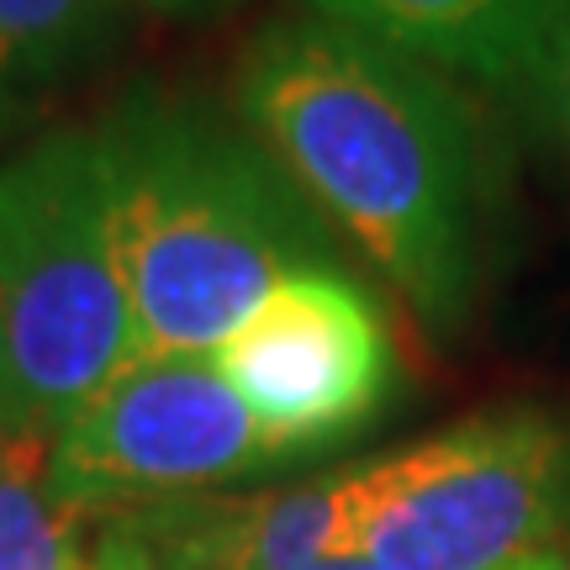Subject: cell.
Listing matches in <instances>:
<instances>
[{
    "mask_svg": "<svg viewBox=\"0 0 570 570\" xmlns=\"http://www.w3.org/2000/svg\"><path fill=\"white\" fill-rule=\"evenodd\" d=\"M233 106L285 180L428 323L475 285V127L428 63L344 21H275L244 48Z\"/></svg>",
    "mask_w": 570,
    "mask_h": 570,
    "instance_id": "obj_1",
    "label": "cell"
},
{
    "mask_svg": "<svg viewBox=\"0 0 570 570\" xmlns=\"http://www.w3.org/2000/svg\"><path fill=\"white\" fill-rule=\"evenodd\" d=\"M90 138L138 354H217L291 269L327 265L312 202L206 111L138 96Z\"/></svg>",
    "mask_w": 570,
    "mask_h": 570,
    "instance_id": "obj_2",
    "label": "cell"
},
{
    "mask_svg": "<svg viewBox=\"0 0 570 570\" xmlns=\"http://www.w3.org/2000/svg\"><path fill=\"white\" fill-rule=\"evenodd\" d=\"M138 360L90 132L0 164V417L59 433Z\"/></svg>",
    "mask_w": 570,
    "mask_h": 570,
    "instance_id": "obj_3",
    "label": "cell"
},
{
    "mask_svg": "<svg viewBox=\"0 0 570 570\" xmlns=\"http://www.w3.org/2000/svg\"><path fill=\"white\" fill-rule=\"evenodd\" d=\"M570 550V423L491 407L338 475V544L375 570H508Z\"/></svg>",
    "mask_w": 570,
    "mask_h": 570,
    "instance_id": "obj_4",
    "label": "cell"
},
{
    "mask_svg": "<svg viewBox=\"0 0 570 570\" xmlns=\"http://www.w3.org/2000/svg\"><path fill=\"white\" fill-rule=\"evenodd\" d=\"M281 460L212 354H138L53 439L63 491L101 518L212 497Z\"/></svg>",
    "mask_w": 570,
    "mask_h": 570,
    "instance_id": "obj_5",
    "label": "cell"
},
{
    "mask_svg": "<svg viewBox=\"0 0 570 570\" xmlns=\"http://www.w3.org/2000/svg\"><path fill=\"white\" fill-rule=\"evenodd\" d=\"M212 360L285 460L354 439L396 386L381 306L333 265L291 269Z\"/></svg>",
    "mask_w": 570,
    "mask_h": 570,
    "instance_id": "obj_6",
    "label": "cell"
},
{
    "mask_svg": "<svg viewBox=\"0 0 570 570\" xmlns=\"http://www.w3.org/2000/svg\"><path fill=\"white\" fill-rule=\"evenodd\" d=\"M317 17L475 80H523L560 0H312Z\"/></svg>",
    "mask_w": 570,
    "mask_h": 570,
    "instance_id": "obj_7",
    "label": "cell"
},
{
    "mask_svg": "<svg viewBox=\"0 0 570 570\" xmlns=\"http://www.w3.org/2000/svg\"><path fill=\"white\" fill-rule=\"evenodd\" d=\"M53 439L0 417V570H101V512L69 497Z\"/></svg>",
    "mask_w": 570,
    "mask_h": 570,
    "instance_id": "obj_8",
    "label": "cell"
},
{
    "mask_svg": "<svg viewBox=\"0 0 570 570\" xmlns=\"http://www.w3.org/2000/svg\"><path fill=\"white\" fill-rule=\"evenodd\" d=\"M117 38V0H0V90L53 85Z\"/></svg>",
    "mask_w": 570,
    "mask_h": 570,
    "instance_id": "obj_9",
    "label": "cell"
},
{
    "mask_svg": "<svg viewBox=\"0 0 570 570\" xmlns=\"http://www.w3.org/2000/svg\"><path fill=\"white\" fill-rule=\"evenodd\" d=\"M523 85H529V111H533V127H539L544 148H550L554 175L570 190V0L554 6L550 27H544V42H539Z\"/></svg>",
    "mask_w": 570,
    "mask_h": 570,
    "instance_id": "obj_10",
    "label": "cell"
},
{
    "mask_svg": "<svg viewBox=\"0 0 570 570\" xmlns=\"http://www.w3.org/2000/svg\"><path fill=\"white\" fill-rule=\"evenodd\" d=\"M101 570H159L148 544L127 529V518H106L101 523Z\"/></svg>",
    "mask_w": 570,
    "mask_h": 570,
    "instance_id": "obj_11",
    "label": "cell"
},
{
    "mask_svg": "<svg viewBox=\"0 0 570 570\" xmlns=\"http://www.w3.org/2000/svg\"><path fill=\"white\" fill-rule=\"evenodd\" d=\"M302 570H375L370 560H360V554H323V560H312V566Z\"/></svg>",
    "mask_w": 570,
    "mask_h": 570,
    "instance_id": "obj_12",
    "label": "cell"
},
{
    "mask_svg": "<svg viewBox=\"0 0 570 570\" xmlns=\"http://www.w3.org/2000/svg\"><path fill=\"white\" fill-rule=\"evenodd\" d=\"M508 570H566V554H533V560H518Z\"/></svg>",
    "mask_w": 570,
    "mask_h": 570,
    "instance_id": "obj_13",
    "label": "cell"
},
{
    "mask_svg": "<svg viewBox=\"0 0 570 570\" xmlns=\"http://www.w3.org/2000/svg\"><path fill=\"white\" fill-rule=\"evenodd\" d=\"M138 6H154V11H196V6H212V0H138Z\"/></svg>",
    "mask_w": 570,
    "mask_h": 570,
    "instance_id": "obj_14",
    "label": "cell"
},
{
    "mask_svg": "<svg viewBox=\"0 0 570 570\" xmlns=\"http://www.w3.org/2000/svg\"><path fill=\"white\" fill-rule=\"evenodd\" d=\"M566 570H570V550H566Z\"/></svg>",
    "mask_w": 570,
    "mask_h": 570,
    "instance_id": "obj_15",
    "label": "cell"
}]
</instances>
